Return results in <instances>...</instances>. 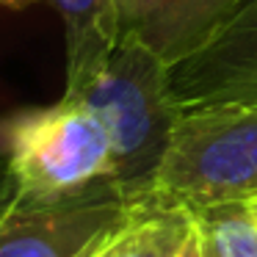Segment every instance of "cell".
I'll list each match as a JSON object with an SVG mask.
<instances>
[{
	"mask_svg": "<svg viewBox=\"0 0 257 257\" xmlns=\"http://www.w3.org/2000/svg\"><path fill=\"white\" fill-rule=\"evenodd\" d=\"M191 213L196 257H257V207L251 196Z\"/></svg>",
	"mask_w": 257,
	"mask_h": 257,
	"instance_id": "obj_9",
	"label": "cell"
},
{
	"mask_svg": "<svg viewBox=\"0 0 257 257\" xmlns=\"http://www.w3.org/2000/svg\"><path fill=\"white\" fill-rule=\"evenodd\" d=\"M194 240V213L180 205L139 199L127 221L94 257H185Z\"/></svg>",
	"mask_w": 257,
	"mask_h": 257,
	"instance_id": "obj_8",
	"label": "cell"
},
{
	"mask_svg": "<svg viewBox=\"0 0 257 257\" xmlns=\"http://www.w3.org/2000/svg\"><path fill=\"white\" fill-rule=\"evenodd\" d=\"M257 196V105L180 113L147 199L188 210Z\"/></svg>",
	"mask_w": 257,
	"mask_h": 257,
	"instance_id": "obj_3",
	"label": "cell"
},
{
	"mask_svg": "<svg viewBox=\"0 0 257 257\" xmlns=\"http://www.w3.org/2000/svg\"><path fill=\"white\" fill-rule=\"evenodd\" d=\"M47 3L64 23V42H67L64 94H72L100 72L122 36L119 0H47Z\"/></svg>",
	"mask_w": 257,
	"mask_h": 257,
	"instance_id": "obj_7",
	"label": "cell"
},
{
	"mask_svg": "<svg viewBox=\"0 0 257 257\" xmlns=\"http://www.w3.org/2000/svg\"><path fill=\"white\" fill-rule=\"evenodd\" d=\"M113 180V150L102 122L61 97L0 116V207L45 202Z\"/></svg>",
	"mask_w": 257,
	"mask_h": 257,
	"instance_id": "obj_2",
	"label": "cell"
},
{
	"mask_svg": "<svg viewBox=\"0 0 257 257\" xmlns=\"http://www.w3.org/2000/svg\"><path fill=\"white\" fill-rule=\"evenodd\" d=\"M185 257H196V251H194V240H191V249H188V254Z\"/></svg>",
	"mask_w": 257,
	"mask_h": 257,
	"instance_id": "obj_11",
	"label": "cell"
},
{
	"mask_svg": "<svg viewBox=\"0 0 257 257\" xmlns=\"http://www.w3.org/2000/svg\"><path fill=\"white\" fill-rule=\"evenodd\" d=\"M251 199H254V207H257V196H251Z\"/></svg>",
	"mask_w": 257,
	"mask_h": 257,
	"instance_id": "obj_12",
	"label": "cell"
},
{
	"mask_svg": "<svg viewBox=\"0 0 257 257\" xmlns=\"http://www.w3.org/2000/svg\"><path fill=\"white\" fill-rule=\"evenodd\" d=\"M3 6H12V9H23V6H28V3H36V0H0Z\"/></svg>",
	"mask_w": 257,
	"mask_h": 257,
	"instance_id": "obj_10",
	"label": "cell"
},
{
	"mask_svg": "<svg viewBox=\"0 0 257 257\" xmlns=\"http://www.w3.org/2000/svg\"><path fill=\"white\" fill-rule=\"evenodd\" d=\"M180 113L213 105H257V0H249L194 56L169 69Z\"/></svg>",
	"mask_w": 257,
	"mask_h": 257,
	"instance_id": "obj_5",
	"label": "cell"
},
{
	"mask_svg": "<svg viewBox=\"0 0 257 257\" xmlns=\"http://www.w3.org/2000/svg\"><path fill=\"white\" fill-rule=\"evenodd\" d=\"M169 64L136 36L122 34L102 69L72 94L102 122L113 150V180L130 199H144L169 150L180 111Z\"/></svg>",
	"mask_w": 257,
	"mask_h": 257,
	"instance_id": "obj_1",
	"label": "cell"
},
{
	"mask_svg": "<svg viewBox=\"0 0 257 257\" xmlns=\"http://www.w3.org/2000/svg\"><path fill=\"white\" fill-rule=\"evenodd\" d=\"M133 207L116 180L58 199L3 205L0 257H94Z\"/></svg>",
	"mask_w": 257,
	"mask_h": 257,
	"instance_id": "obj_4",
	"label": "cell"
},
{
	"mask_svg": "<svg viewBox=\"0 0 257 257\" xmlns=\"http://www.w3.org/2000/svg\"><path fill=\"white\" fill-rule=\"evenodd\" d=\"M249 0H119V31L144 42L169 67L194 56Z\"/></svg>",
	"mask_w": 257,
	"mask_h": 257,
	"instance_id": "obj_6",
	"label": "cell"
}]
</instances>
